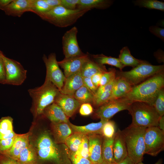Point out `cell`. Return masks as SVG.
I'll list each match as a JSON object with an SVG mask.
<instances>
[{
    "label": "cell",
    "instance_id": "cell-6",
    "mask_svg": "<svg viewBox=\"0 0 164 164\" xmlns=\"http://www.w3.org/2000/svg\"><path fill=\"white\" fill-rule=\"evenodd\" d=\"M90 10L89 9L70 10L59 5L52 9L42 19L56 26L66 27L74 24Z\"/></svg>",
    "mask_w": 164,
    "mask_h": 164
},
{
    "label": "cell",
    "instance_id": "cell-44",
    "mask_svg": "<svg viewBox=\"0 0 164 164\" xmlns=\"http://www.w3.org/2000/svg\"><path fill=\"white\" fill-rule=\"evenodd\" d=\"M79 0H61V5L67 9L74 10L77 9Z\"/></svg>",
    "mask_w": 164,
    "mask_h": 164
},
{
    "label": "cell",
    "instance_id": "cell-34",
    "mask_svg": "<svg viewBox=\"0 0 164 164\" xmlns=\"http://www.w3.org/2000/svg\"><path fill=\"white\" fill-rule=\"evenodd\" d=\"M52 8L49 6L45 0H33L30 12L38 15L41 19Z\"/></svg>",
    "mask_w": 164,
    "mask_h": 164
},
{
    "label": "cell",
    "instance_id": "cell-4",
    "mask_svg": "<svg viewBox=\"0 0 164 164\" xmlns=\"http://www.w3.org/2000/svg\"><path fill=\"white\" fill-rule=\"evenodd\" d=\"M146 128L131 124L122 131L128 156L135 163L141 162L145 152L144 135Z\"/></svg>",
    "mask_w": 164,
    "mask_h": 164
},
{
    "label": "cell",
    "instance_id": "cell-48",
    "mask_svg": "<svg viewBox=\"0 0 164 164\" xmlns=\"http://www.w3.org/2000/svg\"><path fill=\"white\" fill-rule=\"evenodd\" d=\"M102 73H98L93 75L91 77L92 83L97 88L100 86V83Z\"/></svg>",
    "mask_w": 164,
    "mask_h": 164
},
{
    "label": "cell",
    "instance_id": "cell-40",
    "mask_svg": "<svg viewBox=\"0 0 164 164\" xmlns=\"http://www.w3.org/2000/svg\"><path fill=\"white\" fill-rule=\"evenodd\" d=\"M89 142L87 136L85 135L80 145L78 150L75 152L81 156L88 159Z\"/></svg>",
    "mask_w": 164,
    "mask_h": 164
},
{
    "label": "cell",
    "instance_id": "cell-20",
    "mask_svg": "<svg viewBox=\"0 0 164 164\" xmlns=\"http://www.w3.org/2000/svg\"><path fill=\"white\" fill-rule=\"evenodd\" d=\"M84 84L83 77L80 71L66 78L60 92L73 96L75 92Z\"/></svg>",
    "mask_w": 164,
    "mask_h": 164
},
{
    "label": "cell",
    "instance_id": "cell-54",
    "mask_svg": "<svg viewBox=\"0 0 164 164\" xmlns=\"http://www.w3.org/2000/svg\"><path fill=\"white\" fill-rule=\"evenodd\" d=\"M101 164H111L107 162L103 161V162Z\"/></svg>",
    "mask_w": 164,
    "mask_h": 164
},
{
    "label": "cell",
    "instance_id": "cell-53",
    "mask_svg": "<svg viewBox=\"0 0 164 164\" xmlns=\"http://www.w3.org/2000/svg\"><path fill=\"white\" fill-rule=\"evenodd\" d=\"M162 159H160L154 164H162ZM136 164H145L143 163L142 162H138Z\"/></svg>",
    "mask_w": 164,
    "mask_h": 164
},
{
    "label": "cell",
    "instance_id": "cell-10",
    "mask_svg": "<svg viewBox=\"0 0 164 164\" xmlns=\"http://www.w3.org/2000/svg\"><path fill=\"white\" fill-rule=\"evenodd\" d=\"M133 101L126 97L109 101L97 108L94 112L96 118L109 120L121 111L128 110Z\"/></svg>",
    "mask_w": 164,
    "mask_h": 164
},
{
    "label": "cell",
    "instance_id": "cell-37",
    "mask_svg": "<svg viewBox=\"0 0 164 164\" xmlns=\"http://www.w3.org/2000/svg\"><path fill=\"white\" fill-rule=\"evenodd\" d=\"M115 133V125L114 122L110 120L103 125L101 135L104 138H111L113 137Z\"/></svg>",
    "mask_w": 164,
    "mask_h": 164
},
{
    "label": "cell",
    "instance_id": "cell-29",
    "mask_svg": "<svg viewBox=\"0 0 164 164\" xmlns=\"http://www.w3.org/2000/svg\"><path fill=\"white\" fill-rule=\"evenodd\" d=\"M121 63L125 66L133 68L144 62L145 61L135 58L131 54L127 46L123 47L120 51L118 58Z\"/></svg>",
    "mask_w": 164,
    "mask_h": 164
},
{
    "label": "cell",
    "instance_id": "cell-35",
    "mask_svg": "<svg viewBox=\"0 0 164 164\" xmlns=\"http://www.w3.org/2000/svg\"><path fill=\"white\" fill-rule=\"evenodd\" d=\"M134 4L141 7L164 11V2L157 0H137Z\"/></svg>",
    "mask_w": 164,
    "mask_h": 164
},
{
    "label": "cell",
    "instance_id": "cell-18",
    "mask_svg": "<svg viewBox=\"0 0 164 164\" xmlns=\"http://www.w3.org/2000/svg\"><path fill=\"white\" fill-rule=\"evenodd\" d=\"M33 0H13L3 11L8 15L20 17L25 12H30Z\"/></svg>",
    "mask_w": 164,
    "mask_h": 164
},
{
    "label": "cell",
    "instance_id": "cell-5",
    "mask_svg": "<svg viewBox=\"0 0 164 164\" xmlns=\"http://www.w3.org/2000/svg\"><path fill=\"white\" fill-rule=\"evenodd\" d=\"M132 118V124L146 128L158 127L160 116L154 107L142 102H133L127 110Z\"/></svg>",
    "mask_w": 164,
    "mask_h": 164
},
{
    "label": "cell",
    "instance_id": "cell-2",
    "mask_svg": "<svg viewBox=\"0 0 164 164\" xmlns=\"http://www.w3.org/2000/svg\"><path fill=\"white\" fill-rule=\"evenodd\" d=\"M164 87V71L132 86L125 97L133 102H144L152 105L160 90Z\"/></svg>",
    "mask_w": 164,
    "mask_h": 164
},
{
    "label": "cell",
    "instance_id": "cell-52",
    "mask_svg": "<svg viewBox=\"0 0 164 164\" xmlns=\"http://www.w3.org/2000/svg\"><path fill=\"white\" fill-rule=\"evenodd\" d=\"M114 164H135V163L128 157L127 156L121 162Z\"/></svg>",
    "mask_w": 164,
    "mask_h": 164
},
{
    "label": "cell",
    "instance_id": "cell-32",
    "mask_svg": "<svg viewBox=\"0 0 164 164\" xmlns=\"http://www.w3.org/2000/svg\"><path fill=\"white\" fill-rule=\"evenodd\" d=\"M73 96L81 104L89 103L92 104H93L94 95L84 84L75 92Z\"/></svg>",
    "mask_w": 164,
    "mask_h": 164
},
{
    "label": "cell",
    "instance_id": "cell-51",
    "mask_svg": "<svg viewBox=\"0 0 164 164\" xmlns=\"http://www.w3.org/2000/svg\"><path fill=\"white\" fill-rule=\"evenodd\" d=\"M160 129L164 131V116L160 117L159 120L158 126Z\"/></svg>",
    "mask_w": 164,
    "mask_h": 164
},
{
    "label": "cell",
    "instance_id": "cell-14",
    "mask_svg": "<svg viewBox=\"0 0 164 164\" xmlns=\"http://www.w3.org/2000/svg\"><path fill=\"white\" fill-rule=\"evenodd\" d=\"M87 136L89 142V159L94 164H101L103 161L102 154L103 137L101 135Z\"/></svg>",
    "mask_w": 164,
    "mask_h": 164
},
{
    "label": "cell",
    "instance_id": "cell-27",
    "mask_svg": "<svg viewBox=\"0 0 164 164\" xmlns=\"http://www.w3.org/2000/svg\"><path fill=\"white\" fill-rule=\"evenodd\" d=\"M37 160L36 149L30 142L21 152L17 161L20 164H36Z\"/></svg>",
    "mask_w": 164,
    "mask_h": 164
},
{
    "label": "cell",
    "instance_id": "cell-49",
    "mask_svg": "<svg viewBox=\"0 0 164 164\" xmlns=\"http://www.w3.org/2000/svg\"><path fill=\"white\" fill-rule=\"evenodd\" d=\"M45 1L52 8L61 5V0H45Z\"/></svg>",
    "mask_w": 164,
    "mask_h": 164
},
{
    "label": "cell",
    "instance_id": "cell-19",
    "mask_svg": "<svg viewBox=\"0 0 164 164\" xmlns=\"http://www.w3.org/2000/svg\"><path fill=\"white\" fill-rule=\"evenodd\" d=\"M113 150L115 164L121 162L128 156L124 137L122 131L119 129L114 136Z\"/></svg>",
    "mask_w": 164,
    "mask_h": 164
},
{
    "label": "cell",
    "instance_id": "cell-23",
    "mask_svg": "<svg viewBox=\"0 0 164 164\" xmlns=\"http://www.w3.org/2000/svg\"><path fill=\"white\" fill-rule=\"evenodd\" d=\"M42 115L52 122L68 123L70 122L69 118L61 108L54 103L45 108Z\"/></svg>",
    "mask_w": 164,
    "mask_h": 164
},
{
    "label": "cell",
    "instance_id": "cell-22",
    "mask_svg": "<svg viewBox=\"0 0 164 164\" xmlns=\"http://www.w3.org/2000/svg\"><path fill=\"white\" fill-rule=\"evenodd\" d=\"M132 87L124 78L116 75L109 101L125 97Z\"/></svg>",
    "mask_w": 164,
    "mask_h": 164
},
{
    "label": "cell",
    "instance_id": "cell-30",
    "mask_svg": "<svg viewBox=\"0 0 164 164\" xmlns=\"http://www.w3.org/2000/svg\"><path fill=\"white\" fill-rule=\"evenodd\" d=\"M91 58L96 62L101 65L108 64L115 67L120 71L125 67L118 58L107 56L103 54L91 55Z\"/></svg>",
    "mask_w": 164,
    "mask_h": 164
},
{
    "label": "cell",
    "instance_id": "cell-3",
    "mask_svg": "<svg viewBox=\"0 0 164 164\" xmlns=\"http://www.w3.org/2000/svg\"><path fill=\"white\" fill-rule=\"evenodd\" d=\"M28 92L32 100L31 111L35 118L42 114L45 108L54 102L60 92L51 82L46 80L41 86L30 89Z\"/></svg>",
    "mask_w": 164,
    "mask_h": 164
},
{
    "label": "cell",
    "instance_id": "cell-38",
    "mask_svg": "<svg viewBox=\"0 0 164 164\" xmlns=\"http://www.w3.org/2000/svg\"><path fill=\"white\" fill-rule=\"evenodd\" d=\"M116 70L110 68L108 70L102 73L100 83V86H103L114 80L116 76Z\"/></svg>",
    "mask_w": 164,
    "mask_h": 164
},
{
    "label": "cell",
    "instance_id": "cell-36",
    "mask_svg": "<svg viewBox=\"0 0 164 164\" xmlns=\"http://www.w3.org/2000/svg\"><path fill=\"white\" fill-rule=\"evenodd\" d=\"M152 106L160 117L164 114V87L159 91Z\"/></svg>",
    "mask_w": 164,
    "mask_h": 164
},
{
    "label": "cell",
    "instance_id": "cell-47",
    "mask_svg": "<svg viewBox=\"0 0 164 164\" xmlns=\"http://www.w3.org/2000/svg\"><path fill=\"white\" fill-rule=\"evenodd\" d=\"M84 84L95 95L97 88L92 83L91 77H83Z\"/></svg>",
    "mask_w": 164,
    "mask_h": 164
},
{
    "label": "cell",
    "instance_id": "cell-39",
    "mask_svg": "<svg viewBox=\"0 0 164 164\" xmlns=\"http://www.w3.org/2000/svg\"><path fill=\"white\" fill-rule=\"evenodd\" d=\"M69 156L72 164H94L88 159L84 157L76 152H71L69 150Z\"/></svg>",
    "mask_w": 164,
    "mask_h": 164
},
{
    "label": "cell",
    "instance_id": "cell-33",
    "mask_svg": "<svg viewBox=\"0 0 164 164\" xmlns=\"http://www.w3.org/2000/svg\"><path fill=\"white\" fill-rule=\"evenodd\" d=\"M85 135L73 133L66 139L65 144L69 151L72 152H77Z\"/></svg>",
    "mask_w": 164,
    "mask_h": 164
},
{
    "label": "cell",
    "instance_id": "cell-41",
    "mask_svg": "<svg viewBox=\"0 0 164 164\" xmlns=\"http://www.w3.org/2000/svg\"><path fill=\"white\" fill-rule=\"evenodd\" d=\"M16 136L12 138L0 140V152L7 151L11 147L14 143Z\"/></svg>",
    "mask_w": 164,
    "mask_h": 164
},
{
    "label": "cell",
    "instance_id": "cell-8",
    "mask_svg": "<svg viewBox=\"0 0 164 164\" xmlns=\"http://www.w3.org/2000/svg\"><path fill=\"white\" fill-rule=\"evenodd\" d=\"M145 154L155 156L164 150V131L158 127L146 128L144 135Z\"/></svg>",
    "mask_w": 164,
    "mask_h": 164
},
{
    "label": "cell",
    "instance_id": "cell-50",
    "mask_svg": "<svg viewBox=\"0 0 164 164\" xmlns=\"http://www.w3.org/2000/svg\"><path fill=\"white\" fill-rule=\"evenodd\" d=\"M13 0H0V9L3 11Z\"/></svg>",
    "mask_w": 164,
    "mask_h": 164
},
{
    "label": "cell",
    "instance_id": "cell-13",
    "mask_svg": "<svg viewBox=\"0 0 164 164\" xmlns=\"http://www.w3.org/2000/svg\"><path fill=\"white\" fill-rule=\"evenodd\" d=\"M90 57L88 53L68 58H65L58 61L59 66L64 70L65 77H67L72 74L80 71L84 63Z\"/></svg>",
    "mask_w": 164,
    "mask_h": 164
},
{
    "label": "cell",
    "instance_id": "cell-1",
    "mask_svg": "<svg viewBox=\"0 0 164 164\" xmlns=\"http://www.w3.org/2000/svg\"><path fill=\"white\" fill-rule=\"evenodd\" d=\"M33 146L37 154L36 164H72L67 146L56 143L47 131L39 135Z\"/></svg>",
    "mask_w": 164,
    "mask_h": 164
},
{
    "label": "cell",
    "instance_id": "cell-45",
    "mask_svg": "<svg viewBox=\"0 0 164 164\" xmlns=\"http://www.w3.org/2000/svg\"><path fill=\"white\" fill-rule=\"evenodd\" d=\"M0 164H20L18 162L4 154L0 153Z\"/></svg>",
    "mask_w": 164,
    "mask_h": 164
},
{
    "label": "cell",
    "instance_id": "cell-31",
    "mask_svg": "<svg viewBox=\"0 0 164 164\" xmlns=\"http://www.w3.org/2000/svg\"><path fill=\"white\" fill-rule=\"evenodd\" d=\"M114 136L112 138L103 137L102 146L103 161L111 164H114L113 154V143Z\"/></svg>",
    "mask_w": 164,
    "mask_h": 164
},
{
    "label": "cell",
    "instance_id": "cell-15",
    "mask_svg": "<svg viewBox=\"0 0 164 164\" xmlns=\"http://www.w3.org/2000/svg\"><path fill=\"white\" fill-rule=\"evenodd\" d=\"M54 103L61 108L69 118L73 115L82 104L73 96L60 92L56 96Z\"/></svg>",
    "mask_w": 164,
    "mask_h": 164
},
{
    "label": "cell",
    "instance_id": "cell-24",
    "mask_svg": "<svg viewBox=\"0 0 164 164\" xmlns=\"http://www.w3.org/2000/svg\"><path fill=\"white\" fill-rule=\"evenodd\" d=\"M114 80L105 85L100 86L98 88L94 95L92 104L94 106L97 108L109 101Z\"/></svg>",
    "mask_w": 164,
    "mask_h": 164
},
{
    "label": "cell",
    "instance_id": "cell-26",
    "mask_svg": "<svg viewBox=\"0 0 164 164\" xmlns=\"http://www.w3.org/2000/svg\"><path fill=\"white\" fill-rule=\"evenodd\" d=\"M114 1L111 0H79L77 9L84 10L93 9H105L113 4Z\"/></svg>",
    "mask_w": 164,
    "mask_h": 164
},
{
    "label": "cell",
    "instance_id": "cell-17",
    "mask_svg": "<svg viewBox=\"0 0 164 164\" xmlns=\"http://www.w3.org/2000/svg\"><path fill=\"white\" fill-rule=\"evenodd\" d=\"M51 133L54 142L57 144H64L66 139L73 132L68 123L51 122Z\"/></svg>",
    "mask_w": 164,
    "mask_h": 164
},
{
    "label": "cell",
    "instance_id": "cell-11",
    "mask_svg": "<svg viewBox=\"0 0 164 164\" xmlns=\"http://www.w3.org/2000/svg\"><path fill=\"white\" fill-rule=\"evenodd\" d=\"M43 60L46 68L45 80L51 82L59 90L63 87L66 79L64 74L60 68L57 61L56 54L51 53L47 57L43 55Z\"/></svg>",
    "mask_w": 164,
    "mask_h": 164
},
{
    "label": "cell",
    "instance_id": "cell-43",
    "mask_svg": "<svg viewBox=\"0 0 164 164\" xmlns=\"http://www.w3.org/2000/svg\"><path fill=\"white\" fill-rule=\"evenodd\" d=\"M149 30L151 33L160 39L164 40V29L156 26H150Z\"/></svg>",
    "mask_w": 164,
    "mask_h": 164
},
{
    "label": "cell",
    "instance_id": "cell-12",
    "mask_svg": "<svg viewBox=\"0 0 164 164\" xmlns=\"http://www.w3.org/2000/svg\"><path fill=\"white\" fill-rule=\"evenodd\" d=\"M77 28L74 26L66 31L62 38V48L65 58L76 56L84 54L79 46L77 35Z\"/></svg>",
    "mask_w": 164,
    "mask_h": 164
},
{
    "label": "cell",
    "instance_id": "cell-7",
    "mask_svg": "<svg viewBox=\"0 0 164 164\" xmlns=\"http://www.w3.org/2000/svg\"><path fill=\"white\" fill-rule=\"evenodd\" d=\"M163 71V65H153L145 61L129 71H116V75L123 77L133 86L140 84L154 75Z\"/></svg>",
    "mask_w": 164,
    "mask_h": 164
},
{
    "label": "cell",
    "instance_id": "cell-28",
    "mask_svg": "<svg viewBox=\"0 0 164 164\" xmlns=\"http://www.w3.org/2000/svg\"><path fill=\"white\" fill-rule=\"evenodd\" d=\"M13 130V119L10 116L0 119V140L12 138L17 135Z\"/></svg>",
    "mask_w": 164,
    "mask_h": 164
},
{
    "label": "cell",
    "instance_id": "cell-42",
    "mask_svg": "<svg viewBox=\"0 0 164 164\" xmlns=\"http://www.w3.org/2000/svg\"><path fill=\"white\" fill-rule=\"evenodd\" d=\"M79 112L80 115L87 116L91 114L93 112V108L91 104L89 103L82 104L79 108Z\"/></svg>",
    "mask_w": 164,
    "mask_h": 164
},
{
    "label": "cell",
    "instance_id": "cell-9",
    "mask_svg": "<svg viewBox=\"0 0 164 164\" xmlns=\"http://www.w3.org/2000/svg\"><path fill=\"white\" fill-rule=\"evenodd\" d=\"M5 67L6 84L19 86L27 77V71L19 62L2 55Z\"/></svg>",
    "mask_w": 164,
    "mask_h": 164
},
{
    "label": "cell",
    "instance_id": "cell-55",
    "mask_svg": "<svg viewBox=\"0 0 164 164\" xmlns=\"http://www.w3.org/2000/svg\"><path fill=\"white\" fill-rule=\"evenodd\" d=\"M3 54L2 52L0 50V56H1Z\"/></svg>",
    "mask_w": 164,
    "mask_h": 164
},
{
    "label": "cell",
    "instance_id": "cell-21",
    "mask_svg": "<svg viewBox=\"0 0 164 164\" xmlns=\"http://www.w3.org/2000/svg\"><path fill=\"white\" fill-rule=\"evenodd\" d=\"M98 122L92 123L84 126L74 125L70 121L68 123L73 133L89 136L94 135H101V130L103 125L108 120L101 119Z\"/></svg>",
    "mask_w": 164,
    "mask_h": 164
},
{
    "label": "cell",
    "instance_id": "cell-16",
    "mask_svg": "<svg viewBox=\"0 0 164 164\" xmlns=\"http://www.w3.org/2000/svg\"><path fill=\"white\" fill-rule=\"evenodd\" d=\"M30 134V132L22 134H17L11 147L7 150L0 153L17 160L21 152L29 144Z\"/></svg>",
    "mask_w": 164,
    "mask_h": 164
},
{
    "label": "cell",
    "instance_id": "cell-46",
    "mask_svg": "<svg viewBox=\"0 0 164 164\" xmlns=\"http://www.w3.org/2000/svg\"><path fill=\"white\" fill-rule=\"evenodd\" d=\"M2 55L0 56V83L6 84L5 72Z\"/></svg>",
    "mask_w": 164,
    "mask_h": 164
},
{
    "label": "cell",
    "instance_id": "cell-25",
    "mask_svg": "<svg viewBox=\"0 0 164 164\" xmlns=\"http://www.w3.org/2000/svg\"><path fill=\"white\" fill-rule=\"evenodd\" d=\"M107 71L104 65L96 62L90 57L84 63L80 72L83 77H91L97 73H103Z\"/></svg>",
    "mask_w": 164,
    "mask_h": 164
}]
</instances>
